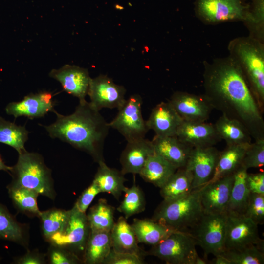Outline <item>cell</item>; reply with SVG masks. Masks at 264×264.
Returning a JSON list of instances; mask_svg holds the SVG:
<instances>
[{
	"label": "cell",
	"mask_w": 264,
	"mask_h": 264,
	"mask_svg": "<svg viewBox=\"0 0 264 264\" xmlns=\"http://www.w3.org/2000/svg\"><path fill=\"white\" fill-rule=\"evenodd\" d=\"M204 66L203 95L213 109L242 123L255 140L264 139L263 110L236 62L229 56Z\"/></svg>",
	"instance_id": "cell-1"
},
{
	"label": "cell",
	"mask_w": 264,
	"mask_h": 264,
	"mask_svg": "<svg viewBox=\"0 0 264 264\" xmlns=\"http://www.w3.org/2000/svg\"><path fill=\"white\" fill-rule=\"evenodd\" d=\"M55 114L54 122L43 126L51 138L87 153L97 163L104 160V145L110 127L99 110L85 99L79 101L72 114Z\"/></svg>",
	"instance_id": "cell-2"
},
{
	"label": "cell",
	"mask_w": 264,
	"mask_h": 264,
	"mask_svg": "<svg viewBox=\"0 0 264 264\" xmlns=\"http://www.w3.org/2000/svg\"><path fill=\"white\" fill-rule=\"evenodd\" d=\"M263 41L252 36L230 41V56L243 73L259 106H264V49Z\"/></svg>",
	"instance_id": "cell-3"
},
{
	"label": "cell",
	"mask_w": 264,
	"mask_h": 264,
	"mask_svg": "<svg viewBox=\"0 0 264 264\" xmlns=\"http://www.w3.org/2000/svg\"><path fill=\"white\" fill-rule=\"evenodd\" d=\"M204 214L200 188L172 200H163L151 219L173 231L189 234Z\"/></svg>",
	"instance_id": "cell-4"
},
{
	"label": "cell",
	"mask_w": 264,
	"mask_h": 264,
	"mask_svg": "<svg viewBox=\"0 0 264 264\" xmlns=\"http://www.w3.org/2000/svg\"><path fill=\"white\" fill-rule=\"evenodd\" d=\"M13 177L10 186L24 187L53 199L55 192L51 171L39 154L26 150L19 154L16 164L9 171Z\"/></svg>",
	"instance_id": "cell-5"
},
{
	"label": "cell",
	"mask_w": 264,
	"mask_h": 264,
	"mask_svg": "<svg viewBox=\"0 0 264 264\" xmlns=\"http://www.w3.org/2000/svg\"><path fill=\"white\" fill-rule=\"evenodd\" d=\"M227 218V213H204L189 233L203 249L205 258L210 254L216 256L224 252Z\"/></svg>",
	"instance_id": "cell-6"
},
{
	"label": "cell",
	"mask_w": 264,
	"mask_h": 264,
	"mask_svg": "<svg viewBox=\"0 0 264 264\" xmlns=\"http://www.w3.org/2000/svg\"><path fill=\"white\" fill-rule=\"evenodd\" d=\"M194 238L189 234L173 231L159 243L152 246L145 255L158 257L169 264H194L198 255Z\"/></svg>",
	"instance_id": "cell-7"
},
{
	"label": "cell",
	"mask_w": 264,
	"mask_h": 264,
	"mask_svg": "<svg viewBox=\"0 0 264 264\" xmlns=\"http://www.w3.org/2000/svg\"><path fill=\"white\" fill-rule=\"evenodd\" d=\"M142 99L133 94L126 99L115 117L108 125L116 130L127 140L132 142L145 138L149 130L142 114Z\"/></svg>",
	"instance_id": "cell-8"
},
{
	"label": "cell",
	"mask_w": 264,
	"mask_h": 264,
	"mask_svg": "<svg viewBox=\"0 0 264 264\" xmlns=\"http://www.w3.org/2000/svg\"><path fill=\"white\" fill-rule=\"evenodd\" d=\"M196 15L202 21L215 23L249 19V6L244 0H196Z\"/></svg>",
	"instance_id": "cell-9"
},
{
	"label": "cell",
	"mask_w": 264,
	"mask_h": 264,
	"mask_svg": "<svg viewBox=\"0 0 264 264\" xmlns=\"http://www.w3.org/2000/svg\"><path fill=\"white\" fill-rule=\"evenodd\" d=\"M252 244L264 250V240L259 236L258 225L244 215L228 214L224 250Z\"/></svg>",
	"instance_id": "cell-10"
},
{
	"label": "cell",
	"mask_w": 264,
	"mask_h": 264,
	"mask_svg": "<svg viewBox=\"0 0 264 264\" xmlns=\"http://www.w3.org/2000/svg\"><path fill=\"white\" fill-rule=\"evenodd\" d=\"M125 87L116 84L107 75L90 79L88 95L91 105L100 111L103 108H120L126 101Z\"/></svg>",
	"instance_id": "cell-11"
},
{
	"label": "cell",
	"mask_w": 264,
	"mask_h": 264,
	"mask_svg": "<svg viewBox=\"0 0 264 264\" xmlns=\"http://www.w3.org/2000/svg\"><path fill=\"white\" fill-rule=\"evenodd\" d=\"M233 181L234 174L207 183L200 188L204 213H227Z\"/></svg>",
	"instance_id": "cell-12"
},
{
	"label": "cell",
	"mask_w": 264,
	"mask_h": 264,
	"mask_svg": "<svg viewBox=\"0 0 264 264\" xmlns=\"http://www.w3.org/2000/svg\"><path fill=\"white\" fill-rule=\"evenodd\" d=\"M220 152L214 146L193 148L185 167L193 175V188L207 183L211 179Z\"/></svg>",
	"instance_id": "cell-13"
},
{
	"label": "cell",
	"mask_w": 264,
	"mask_h": 264,
	"mask_svg": "<svg viewBox=\"0 0 264 264\" xmlns=\"http://www.w3.org/2000/svg\"><path fill=\"white\" fill-rule=\"evenodd\" d=\"M55 106L53 94L41 91L29 94L21 101L10 102L6 106L5 111L15 118L24 116L33 119L44 117L49 112L56 114L57 112L54 109Z\"/></svg>",
	"instance_id": "cell-14"
},
{
	"label": "cell",
	"mask_w": 264,
	"mask_h": 264,
	"mask_svg": "<svg viewBox=\"0 0 264 264\" xmlns=\"http://www.w3.org/2000/svg\"><path fill=\"white\" fill-rule=\"evenodd\" d=\"M90 231L87 215L74 206L70 210L69 219L64 228L49 239L58 246L70 245L83 248L86 246Z\"/></svg>",
	"instance_id": "cell-15"
},
{
	"label": "cell",
	"mask_w": 264,
	"mask_h": 264,
	"mask_svg": "<svg viewBox=\"0 0 264 264\" xmlns=\"http://www.w3.org/2000/svg\"><path fill=\"white\" fill-rule=\"evenodd\" d=\"M168 102L185 121H206L213 109L204 95L176 91Z\"/></svg>",
	"instance_id": "cell-16"
},
{
	"label": "cell",
	"mask_w": 264,
	"mask_h": 264,
	"mask_svg": "<svg viewBox=\"0 0 264 264\" xmlns=\"http://www.w3.org/2000/svg\"><path fill=\"white\" fill-rule=\"evenodd\" d=\"M49 76L59 82L68 94L77 97L79 101L85 99L91 79L87 69L67 64L59 69H52Z\"/></svg>",
	"instance_id": "cell-17"
},
{
	"label": "cell",
	"mask_w": 264,
	"mask_h": 264,
	"mask_svg": "<svg viewBox=\"0 0 264 264\" xmlns=\"http://www.w3.org/2000/svg\"><path fill=\"white\" fill-rule=\"evenodd\" d=\"M176 136L193 148L214 146L221 140L214 125L205 121H183Z\"/></svg>",
	"instance_id": "cell-18"
},
{
	"label": "cell",
	"mask_w": 264,
	"mask_h": 264,
	"mask_svg": "<svg viewBox=\"0 0 264 264\" xmlns=\"http://www.w3.org/2000/svg\"><path fill=\"white\" fill-rule=\"evenodd\" d=\"M183 121L168 101L156 105L146 121L148 129L153 130L156 136L160 137L176 136Z\"/></svg>",
	"instance_id": "cell-19"
},
{
	"label": "cell",
	"mask_w": 264,
	"mask_h": 264,
	"mask_svg": "<svg viewBox=\"0 0 264 264\" xmlns=\"http://www.w3.org/2000/svg\"><path fill=\"white\" fill-rule=\"evenodd\" d=\"M154 153L152 141L145 138L127 142L120 157L121 172L124 175L139 174L149 157Z\"/></svg>",
	"instance_id": "cell-20"
},
{
	"label": "cell",
	"mask_w": 264,
	"mask_h": 264,
	"mask_svg": "<svg viewBox=\"0 0 264 264\" xmlns=\"http://www.w3.org/2000/svg\"><path fill=\"white\" fill-rule=\"evenodd\" d=\"M154 153L177 169L185 167L193 147L179 140L176 136L155 135L152 140Z\"/></svg>",
	"instance_id": "cell-21"
},
{
	"label": "cell",
	"mask_w": 264,
	"mask_h": 264,
	"mask_svg": "<svg viewBox=\"0 0 264 264\" xmlns=\"http://www.w3.org/2000/svg\"><path fill=\"white\" fill-rule=\"evenodd\" d=\"M112 248L120 252L129 253L140 257L145 253L138 245L135 235L132 226L124 216H120L110 231Z\"/></svg>",
	"instance_id": "cell-22"
},
{
	"label": "cell",
	"mask_w": 264,
	"mask_h": 264,
	"mask_svg": "<svg viewBox=\"0 0 264 264\" xmlns=\"http://www.w3.org/2000/svg\"><path fill=\"white\" fill-rule=\"evenodd\" d=\"M177 169L154 153L149 157L139 175L145 181L160 188Z\"/></svg>",
	"instance_id": "cell-23"
},
{
	"label": "cell",
	"mask_w": 264,
	"mask_h": 264,
	"mask_svg": "<svg viewBox=\"0 0 264 264\" xmlns=\"http://www.w3.org/2000/svg\"><path fill=\"white\" fill-rule=\"evenodd\" d=\"M249 144L227 145L223 151L220 152L214 174L208 183L234 174L241 166L245 152Z\"/></svg>",
	"instance_id": "cell-24"
},
{
	"label": "cell",
	"mask_w": 264,
	"mask_h": 264,
	"mask_svg": "<svg viewBox=\"0 0 264 264\" xmlns=\"http://www.w3.org/2000/svg\"><path fill=\"white\" fill-rule=\"evenodd\" d=\"M247 170L242 165L234 173L227 213L243 215L246 209L250 192L246 183Z\"/></svg>",
	"instance_id": "cell-25"
},
{
	"label": "cell",
	"mask_w": 264,
	"mask_h": 264,
	"mask_svg": "<svg viewBox=\"0 0 264 264\" xmlns=\"http://www.w3.org/2000/svg\"><path fill=\"white\" fill-rule=\"evenodd\" d=\"M99 166L93 181L98 186L101 192L112 195L117 200L124 192L127 179L122 172L108 167L104 161L98 163Z\"/></svg>",
	"instance_id": "cell-26"
},
{
	"label": "cell",
	"mask_w": 264,
	"mask_h": 264,
	"mask_svg": "<svg viewBox=\"0 0 264 264\" xmlns=\"http://www.w3.org/2000/svg\"><path fill=\"white\" fill-rule=\"evenodd\" d=\"M221 139L227 145L249 144L252 137L246 128L239 121L222 115L214 124Z\"/></svg>",
	"instance_id": "cell-27"
},
{
	"label": "cell",
	"mask_w": 264,
	"mask_h": 264,
	"mask_svg": "<svg viewBox=\"0 0 264 264\" xmlns=\"http://www.w3.org/2000/svg\"><path fill=\"white\" fill-rule=\"evenodd\" d=\"M138 243L152 246L164 240L173 231L149 219H134L131 225Z\"/></svg>",
	"instance_id": "cell-28"
},
{
	"label": "cell",
	"mask_w": 264,
	"mask_h": 264,
	"mask_svg": "<svg viewBox=\"0 0 264 264\" xmlns=\"http://www.w3.org/2000/svg\"><path fill=\"white\" fill-rule=\"evenodd\" d=\"M193 175L185 167L177 169L160 188L163 200H172L189 194L193 190Z\"/></svg>",
	"instance_id": "cell-29"
},
{
	"label": "cell",
	"mask_w": 264,
	"mask_h": 264,
	"mask_svg": "<svg viewBox=\"0 0 264 264\" xmlns=\"http://www.w3.org/2000/svg\"><path fill=\"white\" fill-rule=\"evenodd\" d=\"M111 248L110 232H90L85 248V262L102 264Z\"/></svg>",
	"instance_id": "cell-30"
},
{
	"label": "cell",
	"mask_w": 264,
	"mask_h": 264,
	"mask_svg": "<svg viewBox=\"0 0 264 264\" xmlns=\"http://www.w3.org/2000/svg\"><path fill=\"white\" fill-rule=\"evenodd\" d=\"M114 211L105 199H100L87 215L90 232H110L115 223Z\"/></svg>",
	"instance_id": "cell-31"
},
{
	"label": "cell",
	"mask_w": 264,
	"mask_h": 264,
	"mask_svg": "<svg viewBox=\"0 0 264 264\" xmlns=\"http://www.w3.org/2000/svg\"><path fill=\"white\" fill-rule=\"evenodd\" d=\"M28 134L24 125H17L0 116V143L12 147L20 154L26 150L24 145Z\"/></svg>",
	"instance_id": "cell-32"
},
{
	"label": "cell",
	"mask_w": 264,
	"mask_h": 264,
	"mask_svg": "<svg viewBox=\"0 0 264 264\" xmlns=\"http://www.w3.org/2000/svg\"><path fill=\"white\" fill-rule=\"evenodd\" d=\"M123 200L117 210L122 213L127 220L135 214L145 210L146 200L142 190L136 185L135 180L131 187L125 188Z\"/></svg>",
	"instance_id": "cell-33"
},
{
	"label": "cell",
	"mask_w": 264,
	"mask_h": 264,
	"mask_svg": "<svg viewBox=\"0 0 264 264\" xmlns=\"http://www.w3.org/2000/svg\"><path fill=\"white\" fill-rule=\"evenodd\" d=\"M230 264H263L264 250L252 244L238 249L225 250L221 254Z\"/></svg>",
	"instance_id": "cell-34"
},
{
	"label": "cell",
	"mask_w": 264,
	"mask_h": 264,
	"mask_svg": "<svg viewBox=\"0 0 264 264\" xmlns=\"http://www.w3.org/2000/svg\"><path fill=\"white\" fill-rule=\"evenodd\" d=\"M70 215V210L52 209L41 212L39 217L42 223L44 235L49 238L55 233L62 231L66 224Z\"/></svg>",
	"instance_id": "cell-35"
},
{
	"label": "cell",
	"mask_w": 264,
	"mask_h": 264,
	"mask_svg": "<svg viewBox=\"0 0 264 264\" xmlns=\"http://www.w3.org/2000/svg\"><path fill=\"white\" fill-rule=\"evenodd\" d=\"M9 192L13 202L19 209L39 216L41 211L37 201L39 194L36 191L24 187L10 186Z\"/></svg>",
	"instance_id": "cell-36"
},
{
	"label": "cell",
	"mask_w": 264,
	"mask_h": 264,
	"mask_svg": "<svg viewBox=\"0 0 264 264\" xmlns=\"http://www.w3.org/2000/svg\"><path fill=\"white\" fill-rule=\"evenodd\" d=\"M23 235L22 225L0 204V238L18 242L23 240Z\"/></svg>",
	"instance_id": "cell-37"
},
{
	"label": "cell",
	"mask_w": 264,
	"mask_h": 264,
	"mask_svg": "<svg viewBox=\"0 0 264 264\" xmlns=\"http://www.w3.org/2000/svg\"><path fill=\"white\" fill-rule=\"evenodd\" d=\"M249 6V20L246 23L251 36L264 39V0H244Z\"/></svg>",
	"instance_id": "cell-38"
},
{
	"label": "cell",
	"mask_w": 264,
	"mask_h": 264,
	"mask_svg": "<svg viewBox=\"0 0 264 264\" xmlns=\"http://www.w3.org/2000/svg\"><path fill=\"white\" fill-rule=\"evenodd\" d=\"M242 166L249 168H261L264 165V139L255 140L247 148L242 161Z\"/></svg>",
	"instance_id": "cell-39"
},
{
	"label": "cell",
	"mask_w": 264,
	"mask_h": 264,
	"mask_svg": "<svg viewBox=\"0 0 264 264\" xmlns=\"http://www.w3.org/2000/svg\"><path fill=\"white\" fill-rule=\"evenodd\" d=\"M258 225L264 222V195L250 193L246 210L243 215Z\"/></svg>",
	"instance_id": "cell-40"
},
{
	"label": "cell",
	"mask_w": 264,
	"mask_h": 264,
	"mask_svg": "<svg viewBox=\"0 0 264 264\" xmlns=\"http://www.w3.org/2000/svg\"><path fill=\"white\" fill-rule=\"evenodd\" d=\"M142 257L134 254L117 252L112 248L102 264H143Z\"/></svg>",
	"instance_id": "cell-41"
},
{
	"label": "cell",
	"mask_w": 264,
	"mask_h": 264,
	"mask_svg": "<svg viewBox=\"0 0 264 264\" xmlns=\"http://www.w3.org/2000/svg\"><path fill=\"white\" fill-rule=\"evenodd\" d=\"M101 193L98 186L93 180L92 183L81 194L74 206L80 212L85 213L94 198Z\"/></svg>",
	"instance_id": "cell-42"
},
{
	"label": "cell",
	"mask_w": 264,
	"mask_h": 264,
	"mask_svg": "<svg viewBox=\"0 0 264 264\" xmlns=\"http://www.w3.org/2000/svg\"><path fill=\"white\" fill-rule=\"evenodd\" d=\"M247 187L252 193L264 195V172L247 174L246 177Z\"/></svg>",
	"instance_id": "cell-43"
},
{
	"label": "cell",
	"mask_w": 264,
	"mask_h": 264,
	"mask_svg": "<svg viewBox=\"0 0 264 264\" xmlns=\"http://www.w3.org/2000/svg\"><path fill=\"white\" fill-rule=\"evenodd\" d=\"M50 260L53 264H74L78 262V259L75 255L58 250L51 252Z\"/></svg>",
	"instance_id": "cell-44"
},
{
	"label": "cell",
	"mask_w": 264,
	"mask_h": 264,
	"mask_svg": "<svg viewBox=\"0 0 264 264\" xmlns=\"http://www.w3.org/2000/svg\"><path fill=\"white\" fill-rule=\"evenodd\" d=\"M18 263L22 264H40L42 263V261L37 255L29 254L21 258Z\"/></svg>",
	"instance_id": "cell-45"
},
{
	"label": "cell",
	"mask_w": 264,
	"mask_h": 264,
	"mask_svg": "<svg viewBox=\"0 0 264 264\" xmlns=\"http://www.w3.org/2000/svg\"><path fill=\"white\" fill-rule=\"evenodd\" d=\"M209 264H230L229 261L221 255L215 256Z\"/></svg>",
	"instance_id": "cell-46"
},
{
	"label": "cell",
	"mask_w": 264,
	"mask_h": 264,
	"mask_svg": "<svg viewBox=\"0 0 264 264\" xmlns=\"http://www.w3.org/2000/svg\"><path fill=\"white\" fill-rule=\"evenodd\" d=\"M206 258H202L198 255L195 258L194 264H209Z\"/></svg>",
	"instance_id": "cell-47"
},
{
	"label": "cell",
	"mask_w": 264,
	"mask_h": 264,
	"mask_svg": "<svg viewBox=\"0 0 264 264\" xmlns=\"http://www.w3.org/2000/svg\"><path fill=\"white\" fill-rule=\"evenodd\" d=\"M11 169V167H9L5 164L3 159L0 154V171L3 170L9 172Z\"/></svg>",
	"instance_id": "cell-48"
}]
</instances>
